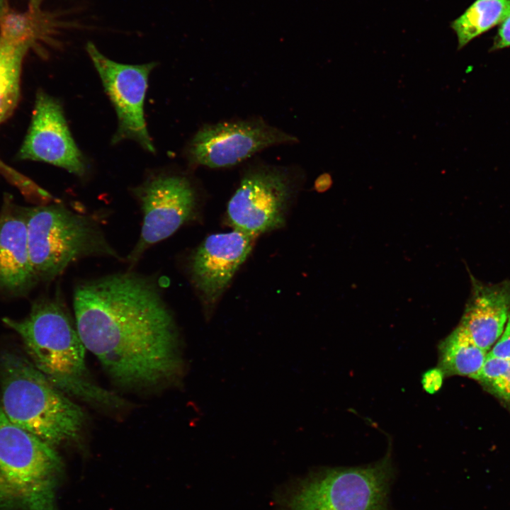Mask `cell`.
<instances>
[{
  "instance_id": "22",
  "label": "cell",
  "mask_w": 510,
  "mask_h": 510,
  "mask_svg": "<svg viewBox=\"0 0 510 510\" xmlns=\"http://www.w3.org/2000/svg\"><path fill=\"white\" fill-rule=\"evenodd\" d=\"M508 47H510V13L499 24L491 50H497Z\"/></svg>"
},
{
  "instance_id": "18",
  "label": "cell",
  "mask_w": 510,
  "mask_h": 510,
  "mask_svg": "<svg viewBox=\"0 0 510 510\" xmlns=\"http://www.w3.org/2000/svg\"><path fill=\"white\" fill-rule=\"evenodd\" d=\"M475 380L510 410V359L487 354Z\"/></svg>"
},
{
  "instance_id": "8",
  "label": "cell",
  "mask_w": 510,
  "mask_h": 510,
  "mask_svg": "<svg viewBox=\"0 0 510 510\" xmlns=\"http://www.w3.org/2000/svg\"><path fill=\"white\" fill-rule=\"evenodd\" d=\"M298 142L294 135L262 119H246L205 125L188 146L193 164L209 168L234 166L271 146Z\"/></svg>"
},
{
  "instance_id": "20",
  "label": "cell",
  "mask_w": 510,
  "mask_h": 510,
  "mask_svg": "<svg viewBox=\"0 0 510 510\" xmlns=\"http://www.w3.org/2000/svg\"><path fill=\"white\" fill-rule=\"evenodd\" d=\"M487 354L496 358L510 359V314L502 335Z\"/></svg>"
},
{
  "instance_id": "2",
  "label": "cell",
  "mask_w": 510,
  "mask_h": 510,
  "mask_svg": "<svg viewBox=\"0 0 510 510\" xmlns=\"http://www.w3.org/2000/svg\"><path fill=\"white\" fill-rule=\"evenodd\" d=\"M0 406L8 419L48 444L79 436L81 408L66 397L30 362L16 352L0 355Z\"/></svg>"
},
{
  "instance_id": "24",
  "label": "cell",
  "mask_w": 510,
  "mask_h": 510,
  "mask_svg": "<svg viewBox=\"0 0 510 510\" xmlns=\"http://www.w3.org/2000/svg\"><path fill=\"white\" fill-rule=\"evenodd\" d=\"M6 0H0V17L5 13Z\"/></svg>"
},
{
  "instance_id": "3",
  "label": "cell",
  "mask_w": 510,
  "mask_h": 510,
  "mask_svg": "<svg viewBox=\"0 0 510 510\" xmlns=\"http://www.w3.org/2000/svg\"><path fill=\"white\" fill-rule=\"evenodd\" d=\"M24 212L29 255L38 283L53 280L86 257L120 258L96 215L59 203L24 208Z\"/></svg>"
},
{
  "instance_id": "14",
  "label": "cell",
  "mask_w": 510,
  "mask_h": 510,
  "mask_svg": "<svg viewBox=\"0 0 510 510\" xmlns=\"http://www.w3.org/2000/svg\"><path fill=\"white\" fill-rule=\"evenodd\" d=\"M470 295L460 326L481 348L490 351L510 314V279L485 283L470 274Z\"/></svg>"
},
{
  "instance_id": "6",
  "label": "cell",
  "mask_w": 510,
  "mask_h": 510,
  "mask_svg": "<svg viewBox=\"0 0 510 510\" xmlns=\"http://www.w3.org/2000/svg\"><path fill=\"white\" fill-rule=\"evenodd\" d=\"M142 212L139 239L128 255L130 266L151 246L174 234L193 215L196 198L193 186L184 176L158 174L132 189Z\"/></svg>"
},
{
  "instance_id": "5",
  "label": "cell",
  "mask_w": 510,
  "mask_h": 510,
  "mask_svg": "<svg viewBox=\"0 0 510 510\" xmlns=\"http://www.w3.org/2000/svg\"><path fill=\"white\" fill-rule=\"evenodd\" d=\"M3 322L21 337L33 366L60 391L67 392L83 378L86 348L60 295L40 298L25 318L4 317Z\"/></svg>"
},
{
  "instance_id": "13",
  "label": "cell",
  "mask_w": 510,
  "mask_h": 510,
  "mask_svg": "<svg viewBox=\"0 0 510 510\" xmlns=\"http://www.w3.org/2000/svg\"><path fill=\"white\" fill-rule=\"evenodd\" d=\"M38 283L29 255L24 208L6 199L0 211V292L23 295Z\"/></svg>"
},
{
  "instance_id": "23",
  "label": "cell",
  "mask_w": 510,
  "mask_h": 510,
  "mask_svg": "<svg viewBox=\"0 0 510 510\" xmlns=\"http://www.w3.org/2000/svg\"><path fill=\"white\" fill-rule=\"evenodd\" d=\"M332 184V178L329 173H324L319 175L314 182V188L318 192H324L328 190Z\"/></svg>"
},
{
  "instance_id": "4",
  "label": "cell",
  "mask_w": 510,
  "mask_h": 510,
  "mask_svg": "<svg viewBox=\"0 0 510 510\" xmlns=\"http://www.w3.org/2000/svg\"><path fill=\"white\" fill-rule=\"evenodd\" d=\"M62 472L52 446L11 422L0 407V510H57Z\"/></svg>"
},
{
  "instance_id": "12",
  "label": "cell",
  "mask_w": 510,
  "mask_h": 510,
  "mask_svg": "<svg viewBox=\"0 0 510 510\" xmlns=\"http://www.w3.org/2000/svg\"><path fill=\"white\" fill-rule=\"evenodd\" d=\"M254 237L234 230L209 235L188 261L191 282L205 304L212 307L249 256Z\"/></svg>"
},
{
  "instance_id": "17",
  "label": "cell",
  "mask_w": 510,
  "mask_h": 510,
  "mask_svg": "<svg viewBox=\"0 0 510 510\" xmlns=\"http://www.w3.org/2000/svg\"><path fill=\"white\" fill-rule=\"evenodd\" d=\"M29 47L0 35V123L17 105L23 60Z\"/></svg>"
},
{
  "instance_id": "15",
  "label": "cell",
  "mask_w": 510,
  "mask_h": 510,
  "mask_svg": "<svg viewBox=\"0 0 510 510\" xmlns=\"http://www.w3.org/2000/svg\"><path fill=\"white\" fill-rule=\"evenodd\" d=\"M438 366L445 376L460 375L476 380L487 352L457 326L439 343Z\"/></svg>"
},
{
  "instance_id": "16",
  "label": "cell",
  "mask_w": 510,
  "mask_h": 510,
  "mask_svg": "<svg viewBox=\"0 0 510 510\" xmlns=\"http://www.w3.org/2000/svg\"><path fill=\"white\" fill-rule=\"evenodd\" d=\"M510 13V0H476L451 23L460 50L500 24Z\"/></svg>"
},
{
  "instance_id": "11",
  "label": "cell",
  "mask_w": 510,
  "mask_h": 510,
  "mask_svg": "<svg viewBox=\"0 0 510 510\" xmlns=\"http://www.w3.org/2000/svg\"><path fill=\"white\" fill-rule=\"evenodd\" d=\"M23 160L44 162L78 176L86 171L60 102L42 91L35 97L31 122L18 152Z\"/></svg>"
},
{
  "instance_id": "9",
  "label": "cell",
  "mask_w": 510,
  "mask_h": 510,
  "mask_svg": "<svg viewBox=\"0 0 510 510\" xmlns=\"http://www.w3.org/2000/svg\"><path fill=\"white\" fill-rule=\"evenodd\" d=\"M86 50L118 116V129L112 142L132 140L145 150L154 152L144 120V103L148 77L157 64L132 65L116 62L101 53L92 42L86 43Z\"/></svg>"
},
{
  "instance_id": "7",
  "label": "cell",
  "mask_w": 510,
  "mask_h": 510,
  "mask_svg": "<svg viewBox=\"0 0 510 510\" xmlns=\"http://www.w3.org/2000/svg\"><path fill=\"white\" fill-rule=\"evenodd\" d=\"M292 193L288 169L263 165L249 169L228 203L229 221L234 230L253 237L278 229Z\"/></svg>"
},
{
  "instance_id": "19",
  "label": "cell",
  "mask_w": 510,
  "mask_h": 510,
  "mask_svg": "<svg viewBox=\"0 0 510 510\" xmlns=\"http://www.w3.org/2000/svg\"><path fill=\"white\" fill-rule=\"evenodd\" d=\"M39 8H32L31 13H4L0 17V35L6 39L31 46L41 38L42 30L36 19Z\"/></svg>"
},
{
  "instance_id": "10",
  "label": "cell",
  "mask_w": 510,
  "mask_h": 510,
  "mask_svg": "<svg viewBox=\"0 0 510 510\" xmlns=\"http://www.w3.org/2000/svg\"><path fill=\"white\" fill-rule=\"evenodd\" d=\"M283 510H390L389 496L359 474L323 469L290 489Z\"/></svg>"
},
{
  "instance_id": "1",
  "label": "cell",
  "mask_w": 510,
  "mask_h": 510,
  "mask_svg": "<svg viewBox=\"0 0 510 510\" xmlns=\"http://www.w3.org/2000/svg\"><path fill=\"white\" fill-rule=\"evenodd\" d=\"M73 306L86 349L118 382L152 386L180 370L175 321L153 278L128 271L80 282Z\"/></svg>"
},
{
  "instance_id": "21",
  "label": "cell",
  "mask_w": 510,
  "mask_h": 510,
  "mask_svg": "<svg viewBox=\"0 0 510 510\" xmlns=\"http://www.w3.org/2000/svg\"><path fill=\"white\" fill-rule=\"evenodd\" d=\"M444 376L443 371L438 367L427 370L424 373L421 379L424 390L429 394L436 393L441 389Z\"/></svg>"
},
{
  "instance_id": "25",
  "label": "cell",
  "mask_w": 510,
  "mask_h": 510,
  "mask_svg": "<svg viewBox=\"0 0 510 510\" xmlns=\"http://www.w3.org/2000/svg\"><path fill=\"white\" fill-rule=\"evenodd\" d=\"M33 8H39V4L42 0H30Z\"/></svg>"
}]
</instances>
